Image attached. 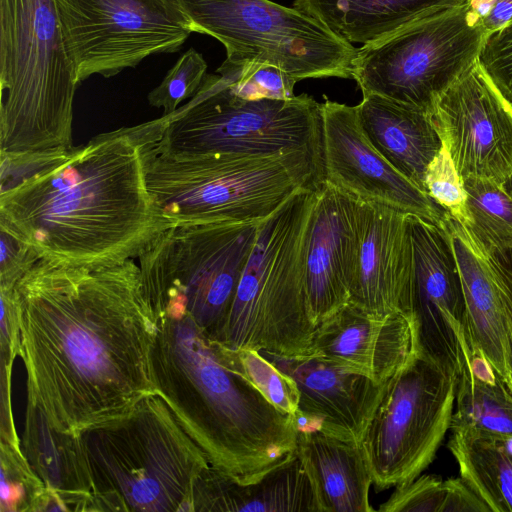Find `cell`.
<instances>
[{"label": "cell", "instance_id": "ab89813d", "mask_svg": "<svg viewBox=\"0 0 512 512\" xmlns=\"http://www.w3.org/2000/svg\"><path fill=\"white\" fill-rule=\"evenodd\" d=\"M496 255L503 264L505 270L504 311L512 354V247L501 252H496Z\"/></svg>", "mask_w": 512, "mask_h": 512}, {"label": "cell", "instance_id": "44dd1931", "mask_svg": "<svg viewBox=\"0 0 512 512\" xmlns=\"http://www.w3.org/2000/svg\"><path fill=\"white\" fill-rule=\"evenodd\" d=\"M413 348L409 317L400 313L375 315L347 303L317 327L310 353L385 383Z\"/></svg>", "mask_w": 512, "mask_h": 512}, {"label": "cell", "instance_id": "f1b7e54d", "mask_svg": "<svg viewBox=\"0 0 512 512\" xmlns=\"http://www.w3.org/2000/svg\"><path fill=\"white\" fill-rule=\"evenodd\" d=\"M470 227L490 249L501 252L512 247V196L486 181H464Z\"/></svg>", "mask_w": 512, "mask_h": 512}, {"label": "cell", "instance_id": "74e56055", "mask_svg": "<svg viewBox=\"0 0 512 512\" xmlns=\"http://www.w3.org/2000/svg\"><path fill=\"white\" fill-rule=\"evenodd\" d=\"M488 36L512 25V0H465Z\"/></svg>", "mask_w": 512, "mask_h": 512}, {"label": "cell", "instance_id": "277c9868", "mask_svg": "<svg viewBox=\"0 0 512 512\" xmlns=\"http://www.w3.org/2000/svg\"><path fill=\"white\" fill-rule=\"evenodd\" d=\"M92 511L192 512L207 457L157 392L79 433Z\"/></svg>", "mask_w": 512, "mask_h": 512}, {"label": "cell", "instance_id": "7c38bea8", "mask_svg": "<svg viewBox=\"0 0 512 512\" xmlns=\"http://www.w3.org/2000/svg\"><path fill=\"white\" fill-rule=\"evenodd\" d=\"M456 384L414 348L389 379L361 441L376 489L411 481L431 464L451 425Z\"/></svg>", "mask_w": 512, "mask_h": 512}, {"label": "cell", "instance_id": "1f68e13d", "mask_svg": "<svg viewBox=\"0 0 512 512\" xmlns=\"http://www.w3.org/2000/svg\"><path fill=\"white\" fill-rule=\"evenodd\" d=\"M207 63L194 48L188 49L167 72L161 83L148 94L151 106L163 109V115H170L179 104L192 98L206 76Z\"/></svg>", "mask_w": 512, "mask_h": 512}, {"label": "cell", "instance_id": "52a82bcc", "mask_svg": "<svg viewBox=\"0 0 512 512\" xmlns=\"http://www.w3.org/2000/svg\"><path fill=\"white\" fill-rule=\"evenodd\" d=\"M316 190L302 188L264 220L221 343L277 355L310 353L305 244Z\"/></svg>", "mask_w": 512, "mask_h": 512}, {"label": "cell", "instance_id": "5b68a950", "mask_svg": "<svg viewBox=\"0 0 512 512\" xmlns=\"http://www.w3.org/2000/svg\"><path fill=\"white\" fill-rule=\"evenodd\" d=\"M79 84L55 0H0V156L71 147Z\"/></svg>", "mask_w": 512, "mask_h": 512}, {"label": "cell", "instance_id": "83f0119b", "mask_svg": "<svg viewBox=\"0 0 512 512\" xmlns=\"http://www.w3.org/2000/svg\"><path fill=\"white\" fill-rule=\"evenodd\" d=\"M451 425L512 439V392L483 353L472 346L456 384Z\"/></svg>", "mask_w": 512, "mask_h": 512}, {"label": "cell", "instance_id": "8fae6325", "mask_svg": "<svg viewBox=\"0 0 512 512\" xmlns=\"http://www.w3.org/2000/svg\"><path fill=\"white\" fill-rule=\"evenodd\" d=\"M487 37L464 1L357 48L353 79L363 96L430 111L434 98L479 58Z\"/></svg>", "mask_w": 512, "mask_h": 512}, {"label": "cell", "instance_id": "5bb4252c", "mask_svg": "<svg viewBox=\"0 0 512 512\" xmlns=\"http://www.w3.org/2000/svg\"><path fill=\"white\" fill-rule=\"evenodd\" d=\"M430 113L463 182H491L512 196V104L479 58L434 98Z\"/></svg>", "mask_w": 512, "mask_h": 512}, {"label": "cell", "instance_id": "6da1fadb", "mask_svg": "<svg viewBox=\"0 0 512 512\" xmlns=\"http://www.w3.org/2000/svg\"><path fill=\"white\" fill-rule=\"evenodd\" d=\"M13 299L27 403L56 430L78 435L157 392L155 319L135 259L91 266L41 257Z\"/></svg>", "mask_w": 512, "mask_h": 512}, {"label": "cell", "instance_id": "d4e9b609", "mask_svg": "<svg viewBox=\"0 0 512 512\" xmlns=\"http://www.w3.org/2000/svg\"><path fill=\"white\" fill-rule=\"evenodd\" d=\"M22 448L50 493L48 511L91 512V485L79 434L56 430L38 407L27 403Z\"/></svg>", "mask_w": 512, "mask_h": 512}, {"label": "cell", "instance_id": "30bf717a", "mask_svg": "<svg viewBox=\"0 0 512 512\" xmlns=\"http://www.w3.org/2000/svg\"><path fill=\"white\" fill-rule=\"evenodd\" d=\"M192 32L223 44L231 62L274 65L297 81L353 79L357 53L319 20L270 0H178Z\"/></svg>", "mask_w": 512, "mask_h": 512}, {"label": "cell", "instance_id": "cb8c5ba5", "mask_svg": "<svg viewBox=\"0 0 512 512\" xmlns=\"http://www.w3.org/2000/svg\"><path fill=\"white\" fill-rule=\"evenodd\" d=\"M356 109L360 125L373 146L426 191V169L441 148L430 111L374 94L363 96Z\"/></svg>", "mask_w": 512, "mask_h": 512}, {"label": "cell", "instance_id": "e0dca14e", "mask_svg": "<svg viewBox=\"0 0 512 512\" xmlns=\"http://www.w3.org/2000/svg\"><path fill=\"white\" fill-rule=\"evenodd\" d=\"M366 202L323 181L305 244L309 317L317 327L349 302L360 258Z\"/></svg>", "mask_w": 512, "mask_h": 512}, {"label": "cell", "instance_id": "2e32d148", "mask_svg": "<svg viewBox=\"0 0 512 512\" xmlns=\"http://www.w3.org/2000/svg\"><path fill=\"white\" fill-rule=\"evenodd\" d=\"M324 181L364 201L441 223L445 210L390 164L364 133L356 106L321 103Z\"/></svg>", "mask_w": 512, "mask_h": 512}, {"label": "cell", "instance_id": "d590c367", "mask_svg": "<svg viewBox=\"0 0 512 512\" xmlns=\"http://www.w3.org/2000/svg\"><path fill=\"white\" fill-rule=\"evenodd\" d=\"M41 258L8 222L0 218V290H12Z\"/></svg>", "mask_w": 512, "mask_h": 512}, {"label": "cell", "instance_id": "8992f818", "mask_svg": "<svg viewBox=\"0 0 512 512\" xmlns=\"http://www.w3.org/2000/svg\"><path fill=\"white\" fill-rule=\"evenodd\" d=\"M146 154V182L163 215L175 225L262 222L302 188L324 181L323 161L294 151L272 156Z\"/></svg>", "mask_w": 512, "mask_h": 512}, {"label": "cell", "instance_id": "4316f807", "mask_svg": "<svg viewBox=\"0 0 512 512\" xmlns=\"http://www.w3.org/2000/svg\"><path fill=\"white\" fill-rule=\"evenodd\" d=\"M447 447L460 477L493 512H512V439L452 425Z\"/></svg>", "mask_w": 512, "mask_h": 512}, {"label": "cell", "instance_id": "7402d4cb", "mask_svg": "<svg viewBox=\"0 0 512 512\" xmlns=\"http://www.w3.org/2000/svg\"><path fill=\"white\" fill-rule=\"evenodd\" d=\"M192 512H320L310 476L293 451L260 478L242 483L211 465L195 481Z\"/></svg>", "mask_w": 512, "mask_h": 512}, {"label": "cell", "instance_id": "d6986e66", "mask_svg": "<svg viewBox=\"0 0 512 512\" xmlns=\"http://www.w3.org/2000/svg\"><path fill=\"white\" fill-rule=\"evenodd\" d=\"M365 202L359 264L348 303L375 315L400 313L410 318L415 276L412 213Z\"/></svg>", "mask_w": 512, "mask_h": 512}, {"label": "cell", "instance_id": "484cf974", "mask_svg": "<svg viewBox=\"0 0 512 512\" xmlns=\"http://www.w3.org/2000/svg\"><path fill=\"white\" fill-rule=\"evenodd\" d=\"M465 0H295L293 7L319 20L349 43H373Z\"/></svg>", "mask_w": 512, "mask_h": 512}, {"label": "cell", "instance_id": "d6a6232c", "mask_svg": "<svg viewBox=\"0 0 512 512\" xmlns=\"http://www.w3.org/2000/svg\"><path fill=\"white\" fill-rule=\"evenodd\" d=\"M429 196L458 222L470 226L467 192L455 164L441 144V148L429 163L424 179Z\"/></svg>", "mask_w": 512, "mask_h": 512}, {"label": "cell", "instance_id": "603a6c76", "mask_svg": "<svg viewBox=\"0 0 512 512\" xmlns=\"http://www.w3.org/2000/svg\"><path fill=\"white\" fill-rule=\"evenodd\" d=\"M297 453L312 481L320 512H372V473L361 442L299 424Z\"/></svg>", "mask_w": 512, "mask_h": 512}, {"label": "cell", "instance_id": "836d02e7", "mask_svg": "<svg viewBox=\"0 0 512 512\" xmlns=\"http://www.w3.org/2000/svg\"><path fill=\"white\" fill-rule=\"evenodd\" d=\"M245 375L262 394L283 412L296 416L298 391L294 381L258 350H236Z\"/></svg>", "mask_w": 512, "mask_h": 512}, {"label": "cell", "instance_id": "ac0fdd59", "mask_svg": "<svg viewBox=\"0 0 512 512\" xmlns=\"http://www.w3.org/2000/svg\"><path fill=\"white\" fill-rule=\"evenodd\" d=\"M259 352L294 381L297 419L337 437L362 441L389 380L377 383L316 353Z\"/></svg>", "mask_w": 512, "mask_h": 512}, {"label": "cell", "instance_id": "e575fe53", "mask_svg": "<svg viewBox=\"0 0 512 512\" xmlns=\"http://www.w3.org/2000/svg\"><path fill=\"white\" fill-rule=\"evenodd\" d=\"M447 491V481L440 476L420 474L411 481L397 485L377 511L443 512Z\"/></svg>", "mask_w": 512, "mask_h": 512}, {"label": "cell", "instance_id": "9c48e42d", "mask_svg": "<svg viewBox=\"0 0 512 512\" xmlns=\"http://www.w3.org/2000/svg\"><path fill=\"white\" fill-rule=\"evenodd\" d=\"M166 117L156 151L169 156H272L308 152L323 161L321 103L302 94L246 100L220 74H206L195 95Z\"/></svg>", "mask_w": 512, "mask_h": 512}, {"label": "cell", "instance_id": "8d00e7d4", "mask_svg": "<svg viewBox=\"0 0 512 512\" xmlns=\"http://www.w3.org/2000/svg\"><path fill=\"white\" fill-rule=\"evenodd\" d=\"M479 60L512 104V25L487 37Z\"/></svg>", "mask_w": 512, "mask_h": 512}, {"label": "cell", "instance_id": "4fadbf2b", "mask_svg": "<svg viewBox=\"0 0 512 512\" xmlns=\"http://www.w3.org/2000/svg\"><path fill=\"white\" fill-rule=\"evenodd\" d=\"M77 80L113 77L180 50L192 33L178 0H55Z\"/></svg>", "mask_w": 512, "mask_h": 512}, {"label": "cell", "instance_id": "ba28073f", "mask_svg": "<svg viewBox=\"0 0 512 512\" xmlns=\"http://www.w3.org/2000/svg\"><path fill=\"white\" fill-rule=\"evenodd\" d=\"M262 222L185 223L160 234L137 258L154 317L187 315L221 343Z\"/></svg>", "mask_w": 512, "mask_h": 512}, {"label": "cell", "instance_id": "ffe728a7", "mask_svg": "<svg viewBox=\"0 0 512 512\" xmlns=\"http://www.w3.org/2000/svg\"><path fill=\"white\" fill-rule=\"evenodd\" d=\"M441 224L458 270L472 346L483 353L511 390L512 354L504 311V266L470 227L446 211Z\"/></svg>", "mask_w": 512, "mask_h": 512}, {"label": "cell", "instance_id": "f546056e", "mask_svg": "<svg viewBox=\"0 0 512 512\" xmlns=\"http://www.w3.org/2000/svg\"><path fill=\"white\" fill-rule=\"evenodd\" d=\"M0 451V511H48L50 493L25 456L21 442L0 441Z\"/></svg>", "mask_w": 512, "mask_h": 512}, {"label": "cell", "instance_id": "9a60e30c", "mask_svg": "<svg viewBox=\"0 0 512 512\" xmlns=\"http://www.w3.org/2000/svg\"><path fill=\"white\" fill-rule=\"evenodd\" d=\"M415 276L411 305L414 349L456 379L472 347L456 263L441 223L410 215Z\"/></svg>", "mask_w": 512, "mask_h": 512}, {"label": "cell", "instance_id": "f35d334b", "mask_svg": "<svg viewBox=\"0 0 512 512\" xmlns=\"http://www.w3.org/2000/svg\"><path fill=\"white\" fill-rule=\"evenodd\" d=\"M447 496L443 512H483L490 511L477 494L459 478H449Z\"/></svg>", "mask_w": 512, "mask_h": 512}, {"label": "cell", "instance_id": "4dcf8cb0", "mask_svg": "<svg viewBox=\"0 0 512 512\" xmlns=\"http://www.w3.org/2000/svg\"><path fill=\"white\" fill-rule=\"evenodd\" d=\"M216 72L228 81L237 96L246 100H287L296 96L294 86L298 81L271 64L225 60Z\"/></svg>", "mask_w": 512, "mask_h": 512}, {"label": "cell", "instance_id": "3957f363", "mask_svg": "<svg viewBox=\"0 0 512 512\" xmlns=\"http://www.w3.org/2000/svg\"><path fill=\"white\" fill-rule=\"evenodd\" d=\"M154 319V387L212 467L248 483L295 451L297 417L248 379L236 350L210 338L187 315Z\"/></svg>", "mask_w": 512, "mask_h": 512}, {"label": "cell", "instance_id": "7a4b0ae2", "mask_svg": "<svg viewBox=\"0 0 512 512\" xmlns=\"http://www.w3.org/2000/svg\"><path fill=\"white\" fill-rule=\"evenodd\" d=\"M162 117L61 150L0 156V218L41 257L111 266L175 226L151 195L146 154Z\"/></svg>", "mask_w": 512, "mask_h": 512}]
</instances>
